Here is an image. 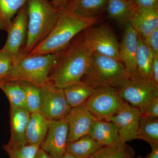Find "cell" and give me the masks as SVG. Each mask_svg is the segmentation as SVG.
<instances>
[{"label":"cell","instance_id":"cell-29","mask_svg":"<svg viewBox=\"0 0 158 158\" xmlns=\"http://www.w3.org/2000/svg\"><path fill=\"white\" fill-rule=\"evenodd\" d=\"M3 148L8 154L9 158H34L40 147L27 144L21 147L11 148L6 144L3 145Z\"/></svg>","mask_w":158,"mask_h":158},{"label":"cell","instance_id":"cell-1","mask_svg":"<svg viewBox=\"0 0 158 158\" xmlns=\"http://www.w3.org/2000/svg\"><path fill=\"white\" fill-rule=\"evenodd\" d=\"M92 53L85 42L82 31L60 51L50 73L49 81L64 89L81 81L90 64Z\"/></svg>","mask_w":158,"mask_h":158},{"label":"cell","instance_id":"cell-32","mask_svg":"<svg viewBox=\"0 0 158 158\" xmlns=\"http://www.w3.org/2000/svg\"><path fill=\"white\" fill-rule=\"evenodd\" d=\"M137 7L145 9H158V0H133Z\"/></svg>","mask_w":158,"mask_h":158},{"label":"cell","instance_id":"cell-19","mask_svg":"<svg viewBox=\"0 0 158 158\" xmlns=\"http://www.w3.org/2000/svg\"><path fill=\"white\" fill-rule=\"evenodd\" d=\"M50 121L39 112L31 113L26 134L28 144L40 147L48 131Z\"/></svg>","mask_w":158,"mask_h":158},{"label":"cell","instance_id":"cell-17","mask_svg":"<svg viewBox=\"0 0 158 158\" xmlns=\"http://www.w3.org/2000/svg\"><path fill=\"white\" fill-rule=\"evenodd\" d=\"M108 0H70L64 9L87 19H100L106 14Z\"/></svg>","mask_w":158,"mask_h":158},{"label":"cell","instance_id":"cell-37","mask_svg":"<svg viewBox=\"0 0 158 158\" xmlns=\"http://www.w3.org/2000/svg\"><path fill=\"white\" fill-rule=\"evenodd\" d=\"M152 151L145 158H158V147L152 148Z\"/></svg>","mask_w":158,"mask_h":158},{"label":"cell","instance_id":"cell-31","mask_svg":"<svg viewBox=\"0 0 158 158\" xmlns=\"http://www.w3.org/2000/svg\"><path fill=\"white\" fill-rule=\"evenodd\" d=\"M143 39L154 55H158V28Z\"/></svg>","mask_w":158,"mask_h":158},{"label":"cell","instance_id":"cell-36","mask_svg":"<svg viewBox=\"0 0 158 158\" xmlns=\"http://www.w3.org/2000/svg\"><path fill=\"white\" fill-rule=\"evenodd\" d=\"M34 158H51L40 147Z\"/></svg>","mask_w":158,"mask_h":158},{"label":"cell","instance_id":"cell-40","mask_svg":"<svg viewBox=\"0 0 158 158\" xmlns=\"http://www.w3.org/2000/svg\"><path fill=\"white\" fill-rule=\"evenodd\" d=\"M0 81H1V80H0Z\"/></svg>","mask_w":158,"mask_h":158},{"label":"cell","instance_id":"cell-35","mask_svg":"<svg viewBox=\"0 0 158 158\" xmlns=\"http://www.w3.org/2000/svg\"><path fill=\"white\" fill-rule=\"evenodd\" d=\"M70 0H52L51 2L56 8L63 10L68 6Z\"/></svg>","mask_w":158,"mask_h":158},{"label":"cell","instance_id":"cell-24","mask_svg":"<svg viewBox=\"0 0 158 158\" xmlns=\"http://www.w3.org/2000/svg\"><path fill=\"white\" fill-rule=\"evenodd\" d=\"M137 139L146 141L152 148L158 147V117L141 115Z\"/></svg>","mask_w":158,"mask_h":158},{"label":"cell","instance_id":"cell-22","mask_svg":"<svg viewBox=\"0 0 158 158\" xmlns=\"http://www.w3.org/2000/svg\"><path fill=\"white\" fill-rule=\"evenodd\" d=\"M154 56V55L146 45L143 37L139 35L136 63L137 73L139 76L143 78L152 80V66Z\"/></svg>","mask_w":158,"mask_h":158},{"label":"cell","instance_id":"cell-39","mask_svg":"<svg viewBox=\"0 0 158 158\" xmlns=\"http://www.w3.org/2000/svg\"><path fill=\"white\" fill-rule=\"evenodd\" d=\"M61 158H77L75 156H74L72 154L70 153L67 152H65V153L64 154V155L62 156V157Z\"/></svg>","mask_w":158,"mask_h":158},{"label":"cell","instance_id":"cell-38","mask_svg":"<svg viewBox=\"0 0 158 158\" xmlns=\"http://www.w3.org/2000/svg\"><path fill=\"white\" fill-rule=\"evenodd\" d=\"M124 158H142L140 156H138V157L135 158L134 156V152L132 149L131 148V150L127 153Z\"/></svg>","mask_w":158,"mask_h":158},{"label":"cell","instance_id":"cell-10","mask_svg":"<svg viewBox=\"0 0 158 158\" xmlns=\"http://www.w3.org/2000/svg\"><path fill=\"white\" fill-rule=\"evenodd\" d=\"M27 9V4L17 12L12 20L11 25L7 31V38L3 49L10 52L15 57V62L20 59L25 45L28 34Z\"/></svg>","mask_w":158,"mask_h":158},{"label":"cell","instance_id":"cell-13","mask_svg":"<svg viewBox=\"0 0 158 158\" xmlns=\"http://www.w3.org/2000/svg\"><path fill=\"white\" fill-rule=\"evenodd\" d=\"M64 118L68 127L67 143L88 135L96 119L84 105L72 108Z\"/></svg>","mask_w":158,"mask_h":158},{"label":"cell","instance_id":"cell-9","mask_svg":"<svg viewBox=\"0 0 158 158\" xmlns=\"http://www.w3.org/2000/svg\"><path fill=\"white\" fill-rule=\"evenodd\" d=\"M41 88V103L39 113L50 120L65 118L70 111L63 89L49 82Z\"/></svg>","mask_w":158,"mask_h":158},{"label":"cell","instance_id":"cell-26","mask_svg":"<svg viewBox=\"0 0 158 158\" xmlns=\"http://www.w3.org/2000/svg\"><path fill=\"white\" fill-rule=\"evenodd\" d=\"M0 89L6 94L10 105L27 110L24 91L19 82L0 81Z\"/></svg>","mask_w":158,"mask_h":158},{"label":"cell","instance_id":"cell-15","mask_svg":"<svg viewBox=\"0 0 158 158\" xmlns=\"http://www.w3.org/2000/svg\"><path fill=\"white\" fill-rule=\"evenodd\" d=\"M30 114L28 110L10 105L11 137L6 144L8 147L14 148L28 144L26 134Z\"/></svg>","mask_w":158,"mask_h":158},{"label":"cell","instance_id":"cell-11","mask_svg":"<svg viewBox=\"0 0 158 158\" xmlns=\"http://www.w3.org/2000/svg\"><path fill=\"white\" fill-rule=\"evenodd\" d=\"M141 113L140 110L124 102L115 114L105 120L114 123L123 143L137 139Z\"/></svg>","mask_w":158,"mask_h":158},{"label":"cell","instance_id":"cell-16","mask_svg":"<svg viewBox=\"0 0 158 158\" xmlns=\"http://www.w3.org/2000/svg\"><path fill=\"white\" fill-rule=\"evenodd\" d=\"M88 135L102 146H113L124 144L119 135L118 128L111 122L96 119Z\"/></svg>","mask_w":158,"mask_h":158},{"label":"cell","instance_id":"cell-30","mask_svg":"<svg viewBox=\"0 0 158 158\" xmlns=\"http://www.w3.org/2000/svg\"><path fill=\"white\" fill-rule=\"evenodd\" d=\"M15 57L10 52L0 49V80L8 73L15 62Z\"/></svg>","mask_w":158,"mask_h":158},{"label":"cell","instance_id":"cell-4","mask_svg":"<svg viewBox=\"0 0 158 158\" xmlns=\"http://www.w3.org/2000/svg\"><path fill=\"white\" fill-rule=\"evenodd\" d=\"M131 76L120 60L93 52L81 81L94 89L105 86L117 88Z\"/></svg>","mask_w":158,"mask_h":158},{"label":"cell","instance_id":"cell-27","mask_svg":"<svg viewBox=\"0 0 158 158\" xmlns=\"http://www.w3.org/2000/svg\"><path fill=\"white\" fill-rule=\"evenodd\" d=\"M19 83L24 91L27 110L31 113L39 112L41 103V88L30 82Z\"/></svg>","mask_w":158,"mask_h":158},{"label":"cell","instance_id":"cell-20","mask_svg":"<svg viewBox=\"0 0 158 158\" xmlns=\"http://www.w3.org/2000/svg\"><path fill=\"white\" fill-rule=\"evenodd\" d=\"M137 8L133 0H108L106 14L110 19L125 26Z\"/></svg>","mask_w":158,"mask_h":158},{"label":"cell","instance_id":"cell-5","mask_svg":"<svg viewBox=\"0 0 158 158\" xmlns=\"http://www.w3.org/2000/svg\"><path fill=\"white\" fill-rule=\"evenodd\" d=\"M60 51L19 59L13 64L1 81L28 82L42 87L49 82L50 73L56 64Z\"/></svg>","mask_w":158,"mask_h":158},{"label":"cell","instance_id":"cell-3","mask_svg":"<svg viewBox=\"0 0 158 158\" xmlns=\"http://www.w3.org/2000/svg\"><path fill=\"white\" fill-rule=\"evenodd\" d=\"M27 37L19 59L25 58L48 36L61 11L50 0H27Z\"/></svg>","mask_w":158,"mask_h":158},{"label":"cell","instance_id":"cell-6","mask_svg":"<svg viewBox=\"0 0 158 158\" xmlns=\"http://www.w3.org/2000/svg\"><path fill=\"white\" fill-rule=\"evenodd\" d=\"M125 102L137 108L141 113L158 98V85L152 80L132 75L117 88Z\"/></svg>","mask_w":158,"mask_h":158},{"label":"cell","instance_id":"cell-33","mask_svg":"<svg viewBox=\"0 0 158 158\" xmlns=\"http://www.w3.org/2000/svg\"><path fill=\"white\" fill-rule=\"evenodd\" d=\"M142 116L158 117V98L155 99L145 108Z\"/></svg>","mask_w":158,"mask_h":158},{"label":"cell","instance_id":"cell-12","mask_svg":"<svg viewBox=\"0 0 158 158\" xmlns=\"http://www.w3.org/2000/svg\"><path fill=\"white\" fill-rule=\"evenodd\" d=\"M68 127L65 118L51 120L40 148L51 158H61L66 152Z\"/></svg>","mask_w":158,"mask_h":158},{"label":"cell","instance_id":"cell-2","mask_svg":"<svg viewBox=\"0 0 158 158\" xmlns=\"http://www.w3.org/2000/svg\"><path fill=\"white\" fill-rule=\"evenodd\" d=\"M99 20L100 19L85 18L65 9L61 10L59 19L48 36L25 57L62 50L77 34Z\"/></svg>","mask_w":158,"mask_h":158},{"label":"cell","instance_id":"cell-28","mask_svg":"<svg viewBox=\"0 0 158 158\" xmlns=\"http://www.w3.org/2000/svg\"><path fill=\"white\" fill-rule=\"evenodd\" d=\"M126 143L113 146H102L88 158H124L131 150Z\"/></svg>","mask_w":158,"mask_h":158},{"label":"cell","instance_id":"cell-7","mask_svg":"<svg viewBox=\"0 0 158 158\" xmlns=\"http://www.w3.org/2000/svg\"><path fill=\"white\" fill-rule=\"evenodd\" d=\"M124 102L117 88L105 86L95 88L84 106L97 119L105 120L115 114Z\"/></svg>","mask_w":158,"mask_h":158},{"label":"cell","instance_id":"cell-23","mask_svg":"<svg viewBox=\"0 0 158 158\" xmlns=\"http://www.w3.org/2000/svg\"><path fill=\"white\" fill-rule=\"evenodd\" d=\"M102 147L89 135L67 143L66 152L77 158H88Z\"/></svg>","mask_w":158,"mask_h":158},{"label":"cell","instance_id":"cell-25","mask_svg":"<svg viewBox=\"0 0 158 158\" xmlns=\"http://www.w3.org/2000/svg\"><path fill=\"white\" fill-rule=\"evenodd\" d=\"M27 2V0H0V30L9 31L15 15Z\"/></svg>","mask_w":158,"mask_h":158},{"label":"cell","instance_id":"cell-8","mask_svg":"<svg viewBox=\"0 0 158 158\" xmlns=\"http://www.w3.org/2000/svg\"><path fill=\"white\" fill-rule=\"evenodd\" d=\"M82 33L85 42L92 52L119 60V44L108 25L92 26L85 29Z\"/></svg>","mask_w":158,"mask_h":158},{"label":"cell","instance_id":"cell-34","mask_svg":"<svg viewBox=\"0 0 158 158\" xmlns=\"http://www.w3.org/2000/svg\"><path fill=\"white\" fill-rule=\"evenodd\" d=\"M152 80L158 85V55H154L152 66Z\"/></svg>","mask_w":158,"mask_h":158},{"label":"cell","instance_id":"cell-14","mask_svg":"<svg viewBox=\"0 0 158 158\" xmlns=\"http://www.w3.org/2000/svg\"><path fill=\"white\" fill-rule=\"evenodd\" d=\"M124 27L122 40L119 44V60L132 75H138L136 57L138 50L139 35L129 23Z\"/></svg>","mask_w":158,"mask_h":158},{"label":"cell","instance_id":"cell-18","mask_svg":"<svg viewBox=\"0 0 158 158\" xmlns=\"http://www.w3.org/2000/svg\"><path fill=\"white\" fill-rule=\"evenodd\" d=\"M129 23L138 35L145 38L158 28V9L137 8Z\"/></svg>","mask_w":158,"mask_h":158},{"label":"cell","instance_id":"cell-21","mask_svg":"<svg viewBox=\"0 0 158 158\" xmlns=\"http://www.w3.org/2000/svg\"><path fill=\"white\" fill-rule=\"evenodd\" d=\"M63 89L67 102L71 108H73L85 105L94 89L80 81Z\"/></svg>","mask_w":158,"mask_h":158}]
</instances>
